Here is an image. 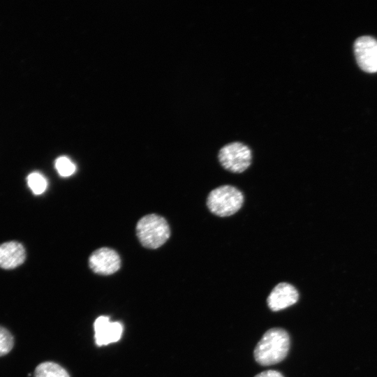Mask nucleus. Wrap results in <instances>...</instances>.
Masks as SVG:
<instances>
[{
	"instance_id": "1",
	"label": "nucleus",
	"mask_w": 377,
	"mask_h": 377,
	"mask_svg": "<svg viewBox=\"0 0 377 377\" xmlns=\"http://www.w3.org/2000/svg\"><path fill=\"white\" fill-rule=\"evenodd\" d=\"M290 339L286 330L274 327L264 333L258 342L253 355L256 361L262 366L276 364L287 356Z\"/></svg>"
},
{
	"instance_id": "2",
	"label": "nucleus",
	"mask_w": 377,
	"mask_h": 377,
	"mask_svg": "<svg viewBox=\"0 0 377 377\" xmlns=\"http://www.w3.org/2000/svg\"><path fill=\"white\" fill-rule=\"evenodd\" d=\"M136 234L143 246L156 249L169 239L170 229L163 217L151 214L142 217L138 221L136 226Z\"/></svg>"
},
{
	"instance_id": "3",
	"label": "nucleus",
	"mask_w": 377,
	"mask_h": 377,
	"mask_svg": "<svg viewBox=\"0 0 377 377\" xmlns=\"http://www.w3.org/2000/svg\"><path fill=\"white\" fill-rule=\"evenodd\" d=\"M243 202L244 195L239 189L231 185H223L209 193L207 206L216 216L226 217L237 212Z\"/></svg>"
},
{
	"instance_id": "4",
	"label": "nucleus",
	"mask_w": 377,
	"mask_h": 377,
	"mask_svg": "<svg viewBox=\"0 0 377 377\" xmlns=\"http://www.w3.org/2000/svg\"><path fill=\"white\" fill-rule=\"evenodd\" d=\"M218 158L225 169L234 173H241L250 166L252 153L247 145L239 142H233L224 145L220 149Z\"/></svg>"
},
{
	"instance_id": "5",
	"label": "nucleus",
	"mask_w": 377,
	"mask_h": 377,
	"mask_svg": "<svg viewBox=\"0 0 377 377\" xmlns=\"http://www.w3.org/2000/svg\"><path fill=\"white\" fill-rule=\"evenodd\" d=\"M355 56L359 66L367 73L377 72V40L371 36L359 37L354 43Z\"/></svg>"
},
{
	"instance_id": "6",
	"label": "nucleus",
	"mask_w": 377,
	"mask_h": 377,
	"mask_svg": "<svg viewBox=\"0 0 377 377\" xmlns=\"http://www.w3.org/2000/svg\"><path fill=\"white\" fill-rule=\"evenodd\" d=\"M91 269L101 275H110L117 272L121 266V259L114 250L102 247L94 251L89 258Z\"/></svg>"
},
{
	"instance_id": "7",
	"label": "nucleus",
	"mask_w": 377,
	"mask_h": 377,
	"mask_svg": "<svg viewBox=\"0 0 377 377\" xmlns=\"http://www.w3.org/2000/svg\"><path fill=\"white\" fill-rule=\"evenodd\" d=\"M298 298L297 289L290 283L282 282L272 289L267 303L272 311H279L295 304Z\"/></svg>"
},
{
	"instance_id": "8",
	"label": "nucleus",
	"mask_w": 377,
	"mask_h": 377,
	"mask_svg": "<svg viewBox=\"0 0 377 377\" xmlns=\"http://www.w3.org/2000/svg\"><path fill=\"white\" fill-rule=\"evenodd\" d=\"M95 341L98 346H105L118 341L121 337L123 326L119 322H111L108 316L98 317L94 323Z\"/></svg>"
},
{
	"instance_id": "9",
	"label": "nucleus",
	"mask_w": 377,
	"mask_h": 377,
	"mask_svg": "<svg viewBox=\"0 0 377 377\" xmlns=\"http://www.w3.org/2000/svg\"><path fill=\"white\" fill-rule=\"evenodd\" d=\"M25 258V249L22 244L10 241L0 244V267L14 269L22 265Z\"/></svg>"
},
{
	"instance_id": "10",
	"label": "nucleus",
	"mask_w": 377,
	"mask_h": 377,
	"mask_svg": "<svg viewBox=\"0 0 377 377\" xmlns=\"http://www.w3.org/2000/svg\"><path fill=\"white\" fill-rule=\"evenodd\" d=\"M34 377H70L65 369L52 362H44L35 369Z\"/></svg>"
},
{
	"instance_id": "11",
	"label": "nucleus",
	"mask_w": 377,
	"mask_h": 377,
	"mask_svg": "<svg viewBox=\"0 0 377 377\" xmlns=\"http://www.w3.org/2000/svg\"><path fill=\"white\" fill-rule=\"evenodd\" d=\"M27 185L34 194L43 193L47 187V181L45 177L39 172H31L27 177Z\"/></svg>"
},
{
	"instance_id": "12",
	"label": "nucleus",
	"mask_w": 377,
	"mask_h": 377,
	"mask_svg": "<svg viewBox=\"0 0 377 377\" xmlns=\"http://www.w3.org/2000/svg\"><path fill=\"white\" fill-rule=\"evenodd\" d=\"M54 167L58 174L62 177H67L75 173L76 165L67 156L58 157L54 162Z\"/></svg>"
},
{
	"instance_id": "13",
	"label": "nucleus",
	"mask_w": 377,
	"mask_h": 377,
	"mask_svg": "<svg viewBox=\"0 0 377 377\" xmlns=\"http://www.w3.org/2000/svg\"><path fill=\"white\" fill-rule=\"evenodd\" d=\"M14 339L5 327L0 326V357L8 354L13 348Z\"/></svg>"
},
{
	"instance_id": "14",
	"label": "nucleus",
	"mask_w": 377,
	"mask_h": 377,
	"mask_svg": "<svg viewBox=\"0 0 377 377\" xmlns=\"http://www.w3.org/2000/svg\"><path fill=\"white\" fill-rule=\"evenodd\" d=\"M254 377H284V376L281 372L278 371L266 370V371H264L258 374Z\"/></svg>"
}]
</instances>
